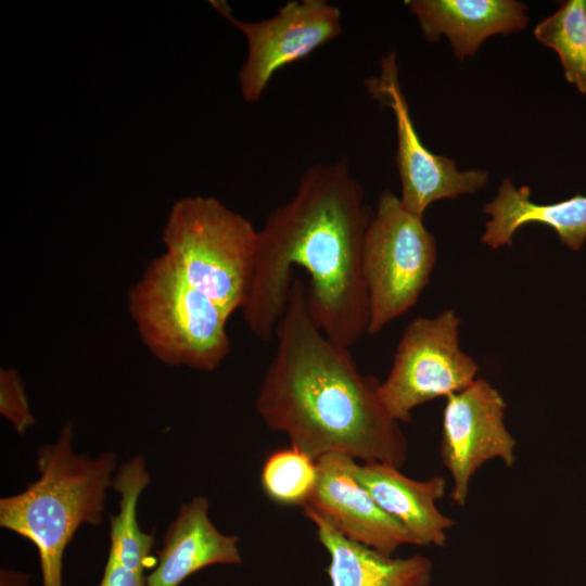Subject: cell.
<instances>
[{"mask_svg":"<svg viewBox=\"0 0 586 586\" xmlns=\"http://www.w3.org/2000/svg\"><path fill=\"white\" fill-rule=\"evenodd\" d=\"M146 564L107 553L99 586H146Z\"/></svg>","mask_w":586,"mask_h":586,"instance_id":"obj_20","label":"cell"},{"mask_svg":"<svg viewBox=\"0 0 586 586\" xmlns=\"http://www.w3.org/2000/svg\"><path fill=\"white\" fill-rule=\"evenodd\" d=\"M127 297L139 336L160 362L211 372L230 354V316L186 282L164 254L146 266Z\"/></svg>","mask_w":586,"mask_h":586,"instance_id":"obj_5","label":"cell"},{"mask_svg":"<svg viewBox=\"0 0 586 586\" xmlns=\"http://www.w3.org/2000/svg\"><path fill=\"white\" fill-rule=\"evenodd\" d=\"M429 41L445 35L457 59L472 56L492 35L525 28L527 7L514 0H408Z\"/></svg>","mask_w":586,"mask_h":586,"instance_id":"obj_14","label":"cell"},{"mask_svg":"<svg viewBox=\"0 0 586 586\" xmlns=\"http://www.w3.org/2000/svg\"><path fill=\"white\" fill-rule=\"evenodd\" d=\"M302 510L329 553L327 573L331 586H428L431 583L433 564L429 558L381 553L346 538L310 509Z\"/></svg>","mask_w":586,"mask_h":586,"instance_id":"obj_15","label":"cell"},{"mask_svg":"<svg viewBox=\"0 0 586 586\" xmlns=\"http://www.w3.org/2000/svg\"><path fill=\"white\" fill-rule=\"evenodd\" d=\"M316 461L317 483L302 508L320 515L346 538L387 556L403 545L418 546L413 536L358 482L354 473L356 459L328 454Z\"/></svg>","mask_w":586,"mask_h":586,"instance_id":"obj_11","label":"cell"},{"mask_svg":"<svg viewBox=\"0 0 586 586\" xmlns=\"http://www.w3.org/2000/svg\"><path fill=\"white\" fill-rule=\"evenodd\" d=\"M73 437V424L64 423L58 440L37 450L39 477L0 499V526L34 544L42 586H63L65 550L81 525L102 524L117 469L115 453L76 454Z\"/></svg>","mask_w":586,"mask_h":586,"instance_id":"obj_3","label":"cell"},{"mask_svg":"<svg viewBox=\"0 0 586 586\" xmlns=\"http://www.w3.org/2000/svg\"><path fill=\"white\" fill-rule=\"evenodd\" d=\"M435 260L436 242L423 217L408 211L392 191H383L361 251L369 303L368 334L379 333L418 302Z\"/></svg>","mask_w":586,"mask_h":586,"instance_id":"obj_6","label":"cell"},{"mask_svg":"<svg viewBox=\"0 0 586 586\" xmlns=\"http://www.w3.org/2000/svg\"><path fill=\"white\" fill-rule=\"evenodd\" d=\"M275 337L277 348L255 400L265 425L285 434L290 446L314 460L343 454L402 468L408 441L383 406L381 381L361 373L351 348L321 332L300 277L293 280Z\"/></svg>","mask_w":586,"mask_h":586,"instance_id":"obj_2","label":"cell"},{"mask_svg":"<svg viewBox=\"0 0 586 586\" xmlns=\"http://www.w3.org/2000/svg\"><path fill=\"white\" fill-rule=\"evenodd\" d=\"M534 36L557 52L565 79L586 93V0L561 1L537 24Z\"/></svg>","mask_w":586,"mask_h":586,"instance_id":"obj_17","label":"cell"},{"mask_svg":"<svg viewBox=\"0 0 586 586\" xmlns=\"http://www.w3.org/2000/svg\"><path fill=\"white\" fill-rule=\"evenodd\" d=\"M365 87L374 100L394 113L395 161L402 182L399 199L408 211L423 217L433 202L472 194L487 184L486 170H459L454 160L434 154L420 140L402 90L394 51L381 59L379 74L365 80Z\"/></svg>","mask_w":586,"mask_h":586,"instance_id":"obj_9","label":"cell"},{"mask_svg":"<svg viewBox=\"0 0 586 586\" xmlns=\"http://www.w3.org/2000/svg\"><path fill=\"white\" fill-rule=\"evenodd\" d=\"M165 257L191 286L229 316L246 301L255 266L257 230L215 198L186 196L168 214Z\"/></svg>","mask_w":586,"mask_h":586,"instance_id":"obj_4","label":"cell"},{"mask_svg":"<svg viewBox=\"0 0 586 586\" xmlns=\"http://www.w3.org/2000/svg\"><path fill=\"white\" fill-rule=\"evenodd\" d=\"M212 3L245 37L247 55L238 77L241 94L249 103L259 101L279 69L308 56L342 33L341 10L326 0H292L259 22L239 21L226 2Z\"/></svg>","mask_w":586,"mask_h":586,"instance_id":"obj_8","label":"cell"},{"mask_svg":"<svg viewBox=\"0 0 586 586\" xmlns=\"http://www.w3.org/2000/svg\"><path fill=\"white\" fill-rule=\"evenodd\" d=\"M483 212L491 219L485 224L482 241L492 249L511 245L514 233L528 224L551 227L573 251H578L586 240V195L583 194L552 204H538L531 200L530 187L517 188L510 179H505Z\"/></svg>","mask_w":586,"mask_h":586,"instance_id":"obj_16","label":"cell"},{"mask_svg":"<svg viewBox=\"0 0 586 586\" xmlns=\"http://www.w3.org/2000/svg\"><path fill=\"white\" fill-rule=\"evenodd\" d=\"M209 501L194 496L180 505L163 538L146 586H180L198 571L216 564L242 563L240 538L220 532L209 518Z\"/></svg>","mask_w":586,"mask_h":586,"instance_id":"obj_12","label":"cell"},{"mask_svg":"<svg viewBox=\"0 0 586 586\" xmlns=\"http://www.w3.org/2000/svg\"><path fill=\"white\" fill-rule=\"evenodd\" d=\"M317 477V461L293 446L271 453L260 472L265 495L280 506L303 507L315 489Z\"/></svg>","mask_w":586,"mask_h":586,"instance_id":"obj_18","label":"cell"},{"mask_svg":"<svg viewBox=\"0 0 586 586\" xmlns=\"http://www.w3.org/2000/svg\"><path fill=\"white\" fill-rule=\"evenodd\" d=\"M0 413L18 434L36 423L23 379L14 368L0 369Z\"/></svg>","mask_w":586,"mask_h":586,"instance_id":"obj_19","label":"cell"},{"mask_svg":"<svg viewBox=\"0 0 586 586\" xmlns=\"http://www.w3.org/2000/svg\"><path fill=\"white\" fill-rule=\"evenodd\" d=\"M354 473L375 502L413 536L418 546H445L447 531L455 522L436 506L446 493L444 476L418 481L394 466L357 461Z\"/></svg>","mask_w":586,"mask_h":586,"instance_id":"obj_13","label":"cell"},{"mask_svg":"<svg viewBox=\"0 0 586 586\" xmlns=\"http://www.w3.org/2000/svg\"><path fill=\"white\" fill-rule=\"evenodd\" d=\"M506 408L501 394L483 378L446 397L440 454L453 476L454 504L466 505L471 479L487 461L514 464L517 442L505 424Z\"/></svg>","mask_w":586,"mask_h":586,"instance_id":"obj_10","label":"cell"},{"mask_svg":"<svg viewBox=\"0 0 586 586\" xmlns=\"http://www.w3.org/2000/svg\"><path fill=\"white\" fill-rule=\"evenodd\" d=\"M30 574L10 569H1L0 586H28Z\"/></svg>","mask_w":586,"mask_h":586,"instance_id":"obj_21","label":"cell"},{"mask_svg":"<svg viewBox=\"0 0 586 586\" xmlns=\"http://www.w3.org/2000/svg\"><path fill=\"white\" fill-rule=\"evenodd\" d=\"M460 323L455 310L447 309L406 327L380 384L381 400L393 420L410 422L419 405L458 393L476 379L477 364L459 346Z\"/></svg>","mask_w":586,"mask_h":586,"instance_id":"obj_7","label":"cell"},{"mask_svg":"<svg viewBox=\"0 0 586 586\" xmlns=\"http://www.w3.org/2000/svg\"><path fill=\"white\" fill-rule=\"evenodd\" d=\"M372 215L346 160L307 168L293 198L257 230L253 280L241 308L249 330L262 341L275 337L300 267L309 277L314 321L332 342L352 348L369 323L361 251Z\"/></svg>","mask_w":586,"mask_h":586,"instance_id":"obj_1","label":"cell"}]
</instances>
